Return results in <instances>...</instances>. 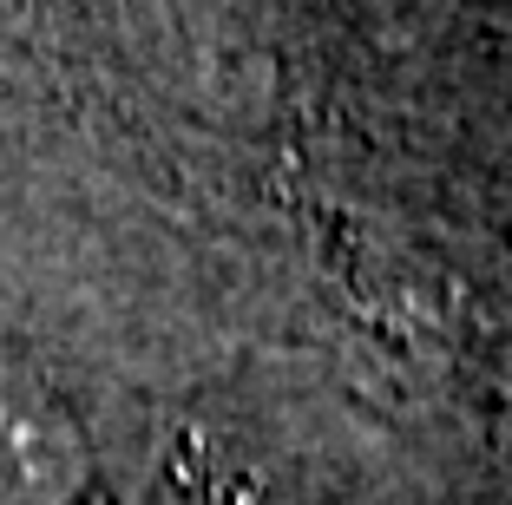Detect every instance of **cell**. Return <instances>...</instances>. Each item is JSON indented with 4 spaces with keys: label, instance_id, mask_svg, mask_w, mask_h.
<instances>
[{
    "label": "cell",
    "instance_id": "7a4b0ae2",
    "mask_svg": "<svg viewBox=\"0 0 512 505\" xmlns=\"http://www.w3.org/2000/svg\"><path fill=\"white\" fill-rule=\"evenodd\" d=\"M178 505H256V492L230 473H191V486H184Z\"/></svg>",
    "mask_w": 512,
    "mask_h": 505
},
{
    "label": "cell",
    "instance_id": "6da1fadb",
    "mask_svg": "<svg viewBox=\"0 0 512 505\" xmlns=\"http://www.w3.org/2000/svg\"><path fill=\"white\" fill-rule=\"evenodd\" d=\"M86 446L46 381L0 348V505H79Z\"/></svg>",
    "mask_w": 512,
    "mask_h": 505
}]
</instances>
